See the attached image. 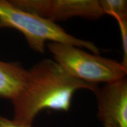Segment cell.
Segmentation results:
<instances>
[{
    "label": "cell",
    "instance_id": "cell-1",
    "mask_svg": "<svg viewBox=\"0 0 127 127\" xmlns=\"http://www.w3.org/2000/svg\"><path fill=\"white\" fill-rule=\"evenodd\" d=\"M98 85L72 77L54 60H43L27 70L23 90L12 100L14 120L32 125L41 111L68 112L76 91L85 89L95 93Z\"/></svg>",
    "mask_w": 127,
    "mask_h": 127
},
{
    "label": "cell",
    "instance_id": "cell-2",
    "mask_svg": "<svg viewBox=\"0 0 127 127\" xmlns=\"http://www.w3.org/2000/svg\"><path fill=\"white\" fill-rule=\"evenodd\" d=\"M2 28L20 32L30 47L39 53H44L48 41L84 48L96 55L99 53V48L93 42L74 37L54 22L25 11L9 1L0 0V28Z\"/></svg>",
    "mask_w": 127,
    "mask_h": 127
},
{
    "label": "cell",
    "instance_id": "cell-3",
    "mask_svg": "<svg viewBox=\"0 0 127 127\" xmlns=\"http://www.w3.org/2000/svg\"><path fill=\"white\" fill-rule=\"evenodd\" d=\"M47 47L54 61L66 72L87 83L107 84L126 77L127 69L115 60L91 54L68 44L49 42Z\"/></svg>",
    "mask_w": 127,
    "mask_h": 127
},
{
    "label": "cell",
    "instance_id": "cell-4",
    "mask_svg": "<svg viewBox=\"0 0 127 127\" xmlns=\"http://www.w3.org/2000/svg\"><path fill=\"white\" fill-rule=\"evenodd\" d=\"M19 8L52 22L75 17L97 18L104 14L97 0H13Z\"/></svg>",
    "mask_w": 127,
    "mask_h": 127
},
{
    "label": "cell",
    "instance_id": "cell-5",
    "mask_svg": "<svg viewBox=\"0 0 127 127\" xmlns=\"http://www.w3.org/2000/svg\"><path fill=\"white\" fill-rule=\"evenodd\" d=\"M98 117L105 127H127L126 77L107 83L95 93Z\"/></svg>",
    "mask_w": 127,
    "mask_h": 127
},
{
    "label": "cell",
    "instance_id": "cell-6",
    "mask_svg": "<svg viewBox=\"0 0 127 127\" xmlns=\"http://www.w3.org/2000/svg\"><path fill=\"white\" fill-rule=\"evenodd\" d=\"M27 70L18 64L0 61V98L12 101L23 90Z\"/></svg>",
    "mask_w": 127,
    "mask_h": 127
},
{
    "label": "cell",
    "instance_id": "cell-7",
    "mask_svg": "<svg viewBox=\"0 0 127 127\" xmlns=\"http://www.w3.org/2000/svg\"><path fill=\"white\" fill-rule=\"evenodd\" d=\"M104 14L114 18H127V1L125 0H100Z\"/></svg>",
    "mask_w": 127,
    "mask_h": 127
},
{
    "label": "cell",
    "instance_id": "cell-8",
    "mask_svg": "<svg viewBox=\"0 0 127 127\" xmlns=\"http://www.w3.org/2000/svg\"><path fill=\"white\" fill-rule=\"evenodd\" d=\"M0 127H32V125L0 116Z\"/></svg>",
    "mask_w": 127,
    "mask_h": 127
}]
</instances>
